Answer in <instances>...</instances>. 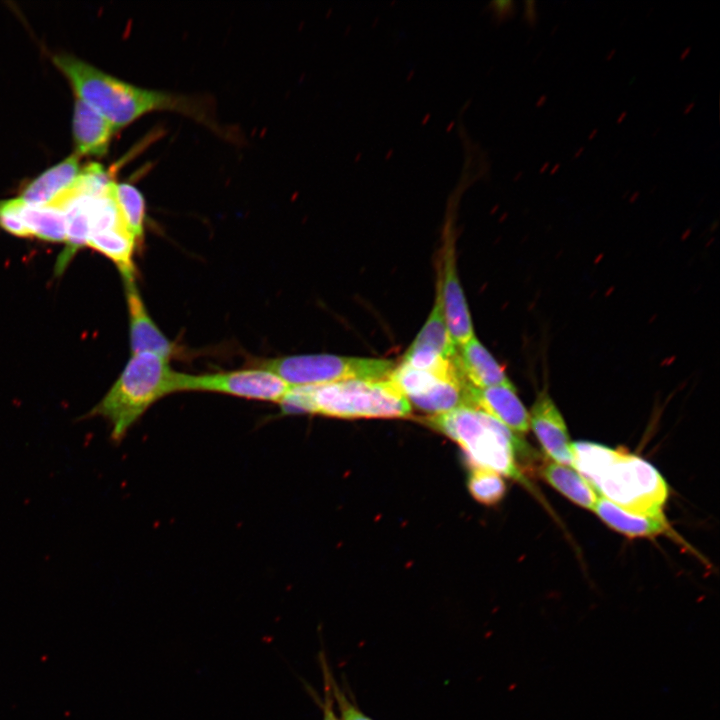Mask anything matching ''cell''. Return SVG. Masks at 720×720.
I'll list each match as a JSON object with an SVG mask.
<instances>
[{"mask_svg":"<svg viewBox=\"0 0 720 720\" xmlns=\"http://www.w3.org/2000/svg\"><path fill=\"white\" fill-rule=\"evenodd\" d=\"M21 203L19 198L0 201V227L14 236L28 238L30 234L20 215Z\"/></svg>","mask_w":720,"mask_h":720,"instance_id":"603a6c76","label":"cell"},{"mask_svg":"<svg viewBox=\"0 0 720 720\" xmlns=\"http://www.w3.org/2000/svg\"><path fill=\"white\" fill-rule=\"evenodd\" d=\"M258 365L278 375L290 387L349 379H386L396 367L388 359L322 353L279 356L261 360Z\"/></svg>","mask_w":720,"mask_h":720,"instance_id":"8992f818","label":"cell"},{"mask_svg":"<svg viewBox=\"0 0 720 720\" xmlns=\"http://www.w3.org/2000/svg\"><path fill=\"white\" fill-rule=\"evenodd\" d=\"M330 683L333 698L336 700L340 712L339 720H372L347 699L343 691L334 682L332 676H330Z\"/></svg>","mask_w":720,"mask_h":720,"instance_id":"cb8c5ba5","label":"cell"},{"mask_svg":"<svg viewBox=\"0 0 720 720\" xmlns=\"http://www.w3.org/2000/svg\"><path fill=\"white\" fill-rule=\"evenodd\" d=\"M468 489L472 497L481 504L495 505L506 492V484L501 475L484 468H472L468 479Z\"/></svg>","mask_w":720,"mask_h":720,"instance_id":"7402d4cb","label":"cell"},{"mask_svg":"<svg viewBox=\"0 0 720 720\" xmlns=\"http://www.w3.org/2000/svg\"><path fill=\"white\" fill-rule=\"evenodd\" d=\"M53 63L67 78L77 98L104 117L115 132L153 111H177L198 119L203 116L192 99L131 85L75 56L57 54Z\"/></svg>","mask_w":720,"mask_h":720,"instance_id":"7a4b0ae2","label":"cell"},{"mask_svg":"<svg viewBox=\"0 0 720 720\" xmlns=\"http://www.w3.org/2000/svg\"><path fill=\"white\" fill-rule=\"evenodd\" d=\"M626 117H627V111L621 112V113L619 114V116L617 117V119H616V123H617V124L623 123L624 120L626 119Z\"/></svg>","mask_w":720,"mask_h":720,"instance_id":"4dcf8cb0","label":"cell"},{"mask_svg":"<svg viewBox=\"0 0 720 720\" xmlns=\"http://www.w3.org/2000/svg\"><path fill=\"white\" fill-rule=\"evenodd\" d=\"M114 198L125 227L141 247L146 218V205L142 193L130 183H115Z\"/></svg>","mask_w":720,"mask_h":720,"instance_id":"44dd1931","label":"cell"},{"mask_svg":"<svg viewBox=\"0 0 720 720\" xmlns=\"http://www.w3.org/2000/svg\"><path fill=\"white\" fill-rule=\"evenodd\" d=\"M279 405L285 415L309 413L349 419L401 418L412 410L389 378L291 387Z\"/></svg>","mask_w":720,"mask_h":720,"instance_id":"3957f363","label":"cell"},{"mask_svg":"<svg viewBox=\"0 0 720 720\" xmlns=\"http://www.w3.org/2000/svg\"><path fill=\"white\" fill-rule=\"evenodd\" d=\"M540 474L547 483L573 503L594 510L598 494L576 470L556 462H547L540 467Z\"/></svg>","mask_w":720,"mask_h":720,"instance_id":"e0dca14e","label":"cell"},{"mask_svg":"<svg viewBox=\"0 0 720 720\" xmlns=\"http://www.w3.org/2000/svg\"><path fill=\"white\" fill-rule=\"evenodd\" d=\"M448 332L458 347L474 334L468 305L458 278L455 249L447 239L443 249L441 271L437 281V294Z\"/></svg>","mask_w":720,"mask_h":720,"instance_id":"9c48e42d","label":"cell"},{"mask_svg":"<svg viewBox=\"0 0 720 720\" xmlns=\"http://www.w3.org/2000/svg\"><path fill=\"white\" fill-rule=\"evenodd\" d=\"M584 150H585V147H584V146H580V147L575 151V153H574V155H573V159L579 158V157L583 154Z\"/></svg>","mask_w":720,"mask_h":720,"instance_id":"d6a6232c","label":"cell"},{"mask_svg":"<svg viewBox=\"0 0 720 720\" xmlns=\"http://www.w3.org/2000/svg\"><path fill=\"white\" fill-rule=\"evenodd\" d=\"M491 9L494 16L499 20L503 21L513 16L515 7L513 1H492L490 3Z\"/></svg>","mask_w":720,"mask_h":720,"instance_id":"484cf974","label":"cell"},{"mask_svg":"<svg viewBox=\"0 0 720 720\" xmlns=\"http://www.w3.org/2000/svg\"><path fill=\"white\" fill-rule=\"evenodd\" d=\"M615 54H616V49H611L606 55V60L607 61L612 60L614 58Z\"/></svg>","mask_w":720,"mask_h":720,"instance_id":"e575fe53","label":"cell"},{"mask_svg":"<svg viewBox=\"0 0 720 720\" xmlns=\"http://www.w3.org/2000/svg\"><path fill=\"white\" fill-rule=\"evenodd\" d=\"M454 362L465 380L477 388L509 384L503 367L474 335L457 347Z\"/></svg>","mask_w":720,"mask_h":720,"instance_id":"4fadbf2b","label":"cell"},{"mask_svg":"<svg viewBox=\"0 0 720 720\" xmlns=\"http://www.w3.org/2000/svg\"><path fill=\"white\" fill-rule=\"evenodd\" d=\"M80 171V156L74 152L32 180L18 198L28 205L49 204L73 185Z\"/></svg>","mask_w":720,"mask_h":720,"instance_id":"9a60e30c","label":"cell"},{"mask_svg":"<svg viewBox=\"0 0 720 720\" xmlns=\"http://www.w3.org/2000/svg\"><path fill=\"white\" fill-rule=\"evenodd\" d=\"M694 107H695L694 101L688 103L683 110V114L688 115L694 109Z\"/></svg>","mask_w":720,"mask_h":720,"instance_id":"f546056e","label":"cell"},{"mask_svg":"<svg viewBox=\"0 0 720 720\" xmlns=\"http://www.w3.org/2000/svg\"><path fill=\"white\" fill-rule=\"evenodd\" d=\"M425 422L456 442L473 468L489 469L519 481L524 479L518 458L529 456V449L514 432L483 410L462 405L429 416Z\"/></svg>","mask_w":720,"mask_h":720,"instance_id":"5b68a950","label":"cell"},{"mask_svg":"<svg viewBox=\"0 0 720 720\" xmlns=\"http://www.w3.org/2000/svg\"><path fill=\"white\" fill-rule=\"evenodd\" d=\"M572 455L573 468L601 497L636 515H664L668 486L649 462L587 441L572 443Z\"/></svg>","mask_w":720,"mask_h":720,"instance_id":"6da1fadb","label":"cell"},{"mask_svg":"<svg viewBox=\"0 0 720 720\" xmlns=\"http://www.w3.org/2000/svg\"><path fill=\"white\" fill-rule=\"evenodd\" d=\"M598 134V129L594 128L588 135V140L594 139Z\"/></svg>","mask_w":720,"mask_h":720,"instance_id":"d590c367","label":"cell"},{"mask_svg":"<svg viewBox=\"0 0 720 720\" xmlns=\"http://www.w3.org/2000/svg\"><path fill=\"white\" fill-rule=\"evenodd\" d=\"M177 374L165 357L151 352L132 354L120 376L86 417L105 419L111 441L120 443L152 405L176 393Z\"/></svg>","mask_w":720,"mask_h":720,"instance_id":"277c9868","label":"cell"},{"mask_svg":"<svg viewBox=\"0 0 720 720\" xmlns=\"http://www.w3.org/2000/svg\"><path fill=\"white\" fill-rule=\"evenodd\" d=\"M537 9L535 1L524 2V19L530 27H535L537 23Z\"/></svg>","mask_w":720,"mask_h":720,"instance_id":"4316f807","label":"cell"},{"mask_svg":"<svg viewBox=\"0 0 720 720\" xmlns=\"http://www.w3.org/2000/svg\"><path fill=\"white\" fill-rule=\"evenodd\" d=\"M21 202L20 215L30 237L53 243L65 242L67 219L60 207L51 204L28 205L22 200Z\"/></svg>","mask_w":720,"mask_h":720,"instance_id":"ac0fdd59","label":"cell"},{"mask_svg":"<svg viewBox=\"0 0 720 720\" xmlns=\"http://www.w3.org/2000/svg\"><path fill=\"white\" fill-rule=\"evenodd\" d=\"M528 413L529 427L546 454L556 463L573 467L572 443L566 423L546 390L537 395Z\"/></svg>","mask_w":720,"mask_h":720,"instance_id":"8fae6325","label":"cell"},{"mask_svg":"<svg viewBox=\"0 0 720 720\" xmlns=\"http://www.w3.org/2000/svg\"><path fill=\"white\" fill-rule=\"evenodd\" d=\"M115 130L97 111L76 98L72 120L75 153L81 156L106 154Z\"/></svg>","mask_w":720,"mask_h":720,"instance_id":"5bb4252c","label":"cell"},{"mask_svg":"<svg viewBox=\"0 0 720 720\" xmlns=\"http://www.w3.org/2000/svg\"><path fill=\"white\" fill-rule=\"evenodd\" d=\"M409 349L429 351L446 359L456 355L457 346L448 332L437 296L429 317Z\"/></svg>","mask_w":720,"mask_h":720,"instance_id":"ffe728a7","label":"cell"},{"mask_svg":"<svg viewBox=\"0 0 720 720\" xmlns=\"http://www.w3.org/2000/svg\"><path fill=\"white\" fill-rule=\"evenodd\" d=\"M690 53H691V46H688L680 53L679 60L684 61L685 59L688 58Z\"/></svg>","mask_w":720,"mask_h":720,"instance_id":"f1b7e54d","label":"cell"},{"mask_svg":"<svg viewBox=\"0 0 720 720\" xmlns=\"http://www.w3.org/2000/svg\"><path fill=\"white\" fill-rule=\"evenodd\" d=\"M406 397L411 407L439 415L462 405H468L470 384L465 380L454 359L447 369L430 371L416 369L404 363L396 366L388 377Z\"/></svg>","mask_w":720,"mask_h":720,"instance_id":"52a82bcc","label":"cell"},{"mask_svg":"<svg viewBox=\"0 0 720 720\" xmlns=\"http://www.w3.org/2000/svg\"><path fill=\"white\" fill-rule=\"evenodd\" d=\"M595 513L610 528L628 537H654L670 534L671 528L664 515L649 517L627 512L603 497L594 507Z\"/></svg>","mask_w":720,"mask_h":720,"instance_id":"2e32d148","label":"cell"},{"mask_svg":"<svg viewBox=\"0 0 720 720\" xmlns=\"http://www.w3.org/2000/svg\"><path fill=\"white\" fill-rule=\"evenodd\" d=\"M136 272L121 274L128 308L130 348L132 354L151 352L170 360L178 353L177 345L156 325L141 298Z\"/></svg>","mask_w":720,"mask_h":720,"instance_id":"30bf717a","label":"cell"},{"mask_svg":"<svg viewBox=\"0 0 720 720\" xmlns=\"http://www.w3.org/2000/svg\"><path fill=\"white\" fill-rule=\"evenodd\" d=\"M557 28H558V26L556 25V26L554 27V29L551 31V34H554Z\"/></svg>","mask_w":720,"mask_h":720,"instance_id":"74e56055","label":"cell"},{"mask_svg":"<svg viewBox=\"0 0 720 720\" xmlns=\"http://www.w3.org/2000/svg\"><path fill=\"white\" fill-rule=\"evenodd\" d=\"M468 405L477 407L516 434L529 430V413L518 397L512 383L477 388L472 385L467 393Z\"/></svg>","mask_w":720,"mask_h":720,"instance_id":"7c38bea8","label":"cell"},{"mask_svg":"<svg viewBox=\"0 0 720 720\" xmlns=\"http://www.w3.org/2000/svg\"><path fill=\"white\" fill-rule=\"evenodd\" d=\"M560 167H561L560 163H555L550 169V172H549L550 175L556 174L558 172V170L560 169Z\"/></svg>","mask_w":720,"mask_h":720,"instance_id":"836d02e7","label":"cell"},{"mask_svg":"<svg viewBox=\"0 0 720 720\" xmlns=\"http://www.w3.org/2000/svg\"><path fill=\"white\" fill-rule=\"evenodd\" d=\"M290 388L278 375L259 366L199 375L178 372L176 380V392L220 393L278 404Z\"/></svg>","mask_w":720,"mask_h":720,"instance_id":"ba28073f","label":"cell"},{"mask_svg":"<svg viewBox=\"0 0 720 720\" xmlns=\"http://www.w3.org/2000/svg\"><path fill=\"white\" fill-rule=\"evenodd\" d=\"M638 196H639L638 192L633 193L631 196V201H634Z\"/></svg>","mask_w":720,"mask_h":720,"instance_id":"8d00e7d4","label":"cell"},{"mask_svg":"<svg viewBox=\"0 0 720 720\" xmlns=\"http://www.w3.org/2000/svg\"><path fill=\"white\" fill-rule=\"evenodd\" d=\"M87 246L109 258L120 274L136 272L133 256L139 246L126 228L93 232Z\"/></svg>","mask_w":720,"mask_h":720,"instance_id":"d6986e66","label":"cell"},{"mask_svg":"<svg viewBox=\"0 0 720 720\" xmlns=\"http://www.w3.org/2000/svg\"><path fill=\"white\" fill-rule=\"evenodd\" d=\"M546 102H547V95L543 94L536 100L535 106H536V108H541L546 104Z\"/></svg>","mask_w":720,"mask_h":720,"instance_id":"83f0119b","label":"cell"},{"mask_svg":"<svg viewBox=\"0 0 720 720\" xmlns=\"http://www.w3.org/2000/svg\"><path fill=\"white\" fill-rule=\"evenodd\" d=\"M322 671L324 675V697L321 702L322 720H339L334 710V698L330 683L331 674L324 660L322 661Z\"/></svg>","mask_w":720,"mask_h":720,"instance_id":"d4e9b609","label":"cell"},{"mask_svg":"<svg viewBox=\"0 0 720 720\" xmlns=\"http://www.w3.org/2000/svg\"><path fill=\"white\" fill-rule=\"evenodd\" d=\"M549 168H550V162H549V161H546V162H544V163L541 165V167L539 168V173H540V174H544V172H546Z\"/></svg>","mask_w":720,"mask_h":720,"instance_id":"1f68e13d","label":"cell"}]
</instances>
